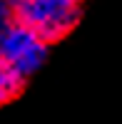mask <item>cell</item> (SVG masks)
Returning a JSON list of instances; mask_svg holds the SVG:
<instances>
[{"label":"cell","instance_id":"1","mask_svg":"<svg viewBox=\"0 0 122 124\" xmlns=\"http://www.w3.org/2000/svg\"><path fill=\"white\" fill-rule=\"evenodd\" d=\"M13 20L47 42H57L80 23V0H8Z\"/></svg>","mask_w":122,"mask_h":124},{"label":"cell","instance_id":"4","mask_svg":"<svg viewBox=\"0 0 122 124\" xmlns=\"http://www.w3.org/2000/svg\"><path fill=\"white\" fill-rule=\"evenodd\" d=\"M10 20H13V13H10V3L8 0H0V30H3Z\"/></svg>","mask_w":122,"mask_h":124},{"label":"cell","instance_id":"3","mask_svg":"<svg viewBox=\"0 0 122 124\" xmlns=\"http://www.w3.org/2000/svg\"><path fill=\"white\" fill-rule=\"evenodd\" d=\"M23 87H25V79L0 60V104L13 102L20 92H23Z\"/></svg>","mask_w":122,"mask_h":124},{"label":"cell","instance_id":"2","mask_svg":"<svg viewBox=\"0 0 122 124\" xmlns=\"http://www.w3.org/2000/svg\"><path fill=\"white\" fill-rule=\"evenodd\" d=\"M47 50H50L47 40H43L37 32H33L30 27L15 23V20H10L0 30V60L10 70H15L23 79L33 77L45 65Z\"/></svg>","mask_w":122,"mask_h":124}]
</instances>
